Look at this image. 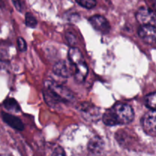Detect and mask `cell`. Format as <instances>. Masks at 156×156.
<instances>
[{"mask_svg": "<svg viewBox=\"0 0 156 156\" xmlns=\"http://www.w3.org/2000/svg\"><path fill=\"white\" fill-rule=\"evenodd\" d=\"M134 119V111L129 105L117 103L107 110L103 114L102 120L107 126L125 125L131 123Z\"/></svg>", "mask_w": 156, "mask_h": 156, "instance_id": "obj_1", "label": "cell"}, {"mask_svg": "<svg viewBox=\"0 0 156 156\" xmlns=\"http://www.w3.org/2000/svg\"><path fill=\"white\" fill-rule=\"evenodd\" d=\"M45 97H47V101L68 103L74 100V95L67 88L59 85L52 81L45 83Z\"/></svg>", "mask_w": 156, "mask_h": 156, "instance_id": "obj_2", "label": "cell"}, {"mask_svg": "<svg viewBox=\"0 0 156 156\" xmlns=\"http://www.w3.org/2000/svg\"><path fill=\"white\" fill-rule=\"evenodd\" d=\"M141 123L146 133L156 136V111L151 110L146 113L142 118Z\"/></svg>", "mask_w": 156, "mask_h": 156, "instance_id": "obj_3", "label": "cell"}, {"mask_svg": "<svg viewBox=\"0 0 156 156\" xmlns=\"http://www.w3.org/2000/svg\"><path fill=\"white\" fill-rule=\"evenodd\" d=\"M136 18L142 25L152 24L156 23V15L155 12L150 9L146 7H141L136 13Z\"/></svg>", "mask_w": 156, "mask_h": 156, "instance_id": "obj_4", "label": "cell"}, {"mask_svg": "<svg viewBox=\"0 0 156 156\" xmlns=\"http://www.w3.org/2000/svg\"><path fill=\"white\" fill-rule=\"evenodd\" d=\"M138 34L140 37L146 44L150 45L156 44V27L155 25H142V27L139 29Z\"/></svg>", "mask_w": 156, "mask_h": 156, "instance_id": "obj_5", "label": "cell"}, {"mask_svg": "<svg viewBox=\"0 0 156 156\" xmlns=\"http://www.w3.org/2000/svg\"><path fill=\"white\" fill-rule=\"evenodd\" d=\"M89 22L94 30L102 34L109 33L111 30L109 21L102 15H94L89 18Z\"/></svg>", "mask_w": 156, "mask_h": 156, "instance_id": "obj_6", "label": "cell"}, {"mask_svg": "<svg viewBox=\"0 0 156 156\" xmlns=\"http://www.w3.org/2000/svg\"><path fill=\"white\" fill-rule=\"evenodd\" d=\"M74 66V76L75 79L78 83H82L86 79V76L88 73V68L86 62L84 59L78 61L76 63L73 64Z\"/></svg>", "mask_w": 156, "mask_h": 156, "instance_id": "obj_7", "label": "cell"}, {"mask_svg": "<svg viewBox=\"0 0 156 156\" xmlns=\"http://www.w3.org/2000/svg\"><path fill=\"white\" fill-rule=\"evenodd\" d=\"M53 73L60 77L69 78L70 76L73 75L71 68L68 66L66 61H59L56 62L53 66Z\"/></svg>", "mask_w": 156, "mask_h": 156, "instance_id": "obj_8", "label": "cell"}, {"mask_svg": "<svg viewBox=\"0 0 156 156\" xmlns=\"http://www.w3.org/2000/svg\"><path fill=\"white\" fill-rule=\"evenodd\" d=\"M81 113L84 118L92 120L94 119H98L99 115V110L96 107L93 106L91 104L84 103L81 107Z\"/></svg>", "mask_w": 156, "mask_h": 156, "instance_id": "obj_9", "label": "cell"}, {"mask_svg": "<svg viewBox=\"0 0 156 156\" xmlns=\"http://www.w3.org/2000/svg\"><path fill=\"white\" fill-rule=\"evenodd\" d=\"M2 117L3 120L8 125H9L11 127L19 131H21L24 129V124H23V123L19 118L16 117L15 116L9 114H6V113H2Z\"/></svg>", "mask_w": 156, "mask_h": 156, "instance_id": "obj_10", "label": "cell"}, {"mask_svg": "<svg viewBox=\"0 0 156 156\" xmlns=\"http://www.w3.org/2000/svg\"><path fill=\"white\" fill-rule=\"evenodd\" d=\"M103 141L100 137H94L90 140L88 148L89 152L93 154H99L103 150Z\"/></svg>", "mask_w": 156, "mask_h": 156, "instance_id": "obj_11", "label": "cell"}, {"mask_svg": "<svg viewBox=\"0 0 156 156\" xmlns=\"http://www.w3.org/2000/svg\"><path fill=\"white\" fill-rule=\"evenodd\" d=\"M4 106L5 108L9 111H12V112H18L20 111V107L18 104L17 103L16 101L13 98H9L6 99L4 102Z\"/></svg>", "mask_w": 156, "mask_h": 156, "instance_id": "obj_12", "label": "cell"}, {"mask_svg": "<svg viewBox=\"0 0 156 156\" xmlns=\"http://www.w3.org/2000/svg\"><path fill=\"white\" fill-rule=\"evenodd\" d=\"M145 103L150 110L156 111V91L148 94L145 99Z\"/></svg>", "mask_w": 156, "mask_h": 156, "instance_id": "obj_13", "label": "cell"}, {"mask_svg": "<svg viewBox=\"0 0 156 156\" xmlns=\"http://www.w3.org/2000/svg\"><path fill=\"white\" fill-rule=\"evenodd\" d=\"M79 5L87 9H94L97 5L96 0H75Z\"/></svg>", "mask_w": 156, "mask_h": 156, "instance_id": "obj_14", "label": "cell"}, {"mask_svg": "<svg viewBox=\"0 0 156 156\" xmlns=\"http://www.w3.org/2000/svg\"><path fill=\"white\" fill-rule=\"evenodd\" d=\"M25 24L30 28H35L37 24V21L32 14L27 13L25 15Z\"/></svg>", "mask_w": 156, "mask_h": 156, "instance_id": "obj_15", "label": "cell"}, {"mask_svg": "<svg viewBox=\"0 0 156 156\" xmlns=\"http://www.w3.org/2000/svg\"><path fill=\"white\" fill-rule=\"evenodd\" d=\"M66 40L67 41H68L69 44L71 47H74V46L76 45V38L73 34L68 32V33H66Z\"/></svg>", "mask_w": 156, "mask_h": 156, "instance_id": "obj_16", "label": "cell"}, {"mask_svg": "<svg viewBox=\"0 0 156 156\" xmlns=\"http://www.w3.org/2000/svg\"><path fill=\"white\" fill-rule=\"evenodd\" d=\"M17 43H18V47L20 51H26V50H27V44H26V41L22 37H18Z\"/></svg>", "mask_w": 156, "mask_h": 156, "instance_id": "obj_17", "label": "cell"}, {"mask_svg": "<svg viewBox=\"0 0 156 156\" xmlns=\"http://www.w3.org/2000/svg\"><path fill=\"white\" fill-rule=\"evenodd\" d=\"M154 3H155V7L156 9V0H154Z\"/></svg>", "mask_w": 156, "mask_h": 156, "instance_id": "obj_18", "label": "cell"}]
</instances>
